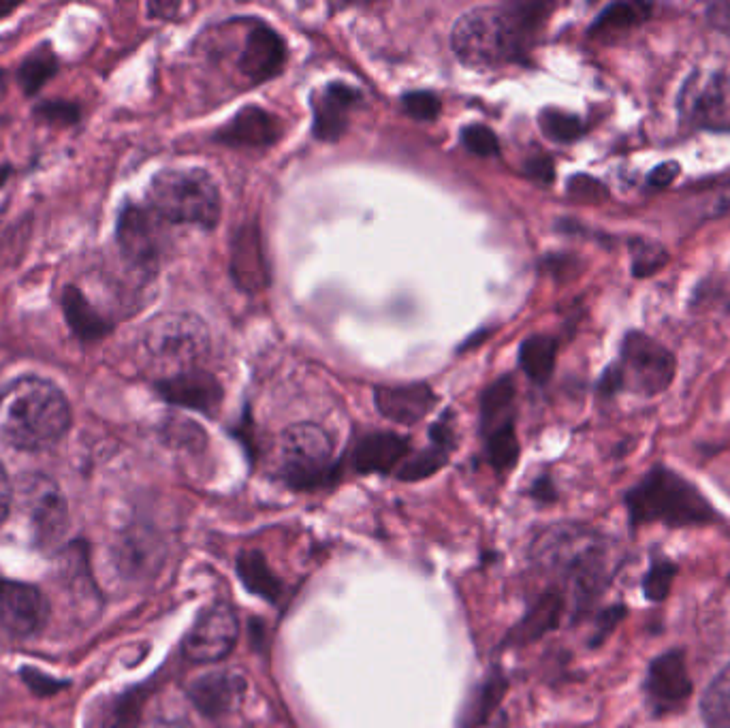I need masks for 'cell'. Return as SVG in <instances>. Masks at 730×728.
Wrapping results in <instances>:
<instances>
[{"label":"cell","instance_id":"6da1fadb","mask_svg":"<svg viewBox=\"0 0 730 728\" xmlns=\"http://www.w3.org/2000/svg\"><path fill=\"white\" fill-rule=\"evenodd\" d=\"M532 556L543 571L564 581L577 611H583L600 598L622 560L615 541L581 524L549 528L538 536Z\"/></svg>","mask_w":730,"mask_h":728},{"label":"cell","instance_id":"7a4b0ae2","mask_svg":"<svg viewBox=\"0 0 730 728\" xmlns=\"http://www.w3.org/2000/svg\"><path fill=\"white\" fill-rule=\"evenodd\" d=\"M551 9L543 3L472 9L453 26V52L468 67H496L519 60Z\"/></svg>","mask_w":730,"mask_h":728},{"label":"cell","instance_id":"3957f363","mask_svg":"<svg viewBox=\"0 0 730 728\" xmlns=\"http://www.w3.org/2000/svg\"><path fill=\"white\" fill-rule=\"evenodd\" d=\"M71 427V406L54 383L24 376L0 391V438L24 451L54 447Z\"/></svg>","mask_w":730,"mask_h":728},{"label":"cell","instance_id":"277c9868","mask_svg":"<svg viewBox=\"0 0 730 728\" xmlns=\"http://www.w3.org/2000/svg\"><path fill=\"white\" fill-rule=\"evenodd\" d=\"M624 504L632 530L652 524L666 528H705L718 521V511L701 489L684 474L662 464L647 470L643 479L628 489Z\"/></svg>","mask_w":730,"mask_h":728},{"label":"cell","instance_id":"5b68a950","mask_svg":"<svg viewBox=\"0 0 730 728\" xmlns=\"http://www.w3.org/2000/svg\"><path fill=\"white\" fill-rule=\"evenodd\" d=\"M677 357L662 342L641 329H630L620 344V355L600 374L596 393L611 400L630 391L641 398H658L675 383Z\"/></svg>","mask_w":730,"mask_h":728},{"label":"cell","instance_id":"8992f818","mask_svg":"<svg viewBox=\"0 0 730 728\" xmlns=\"http://www.w3.org/2000/svg\"><path fill=\"white\" fill-rule=\"evenodd\" d=\"M148 205L165 223L210 231L220 220V193L203 169H165L148 188Z\"/></svg>","mask_w":730,"mask_h":728},{"label":"cell","instance_id":"52a82bcc","mask_svg":"<svg viewBox=\"0 0 730 728\" xmlns=\"http://www.w3.org/2000/svg\"><path fill=\"white\" fill-rule=\"evenodd\" d=\"M141 348L148 359L169 370H195L210 351V331L190 312L158 314L144 327Z\"/></svg>","mask_w":730,"mask_h":728},{"label":"cell","instance_id":"ba28073f","mask_svg":"<svg viewBox=\"0 0 730 728\" xmlns=\"http://www.w3.org/2000/svg\"><path fill=\"white\" fill-rule=\"evenodd\" d=\"M333 442L323 427L297 423L280 436V474L293 489H319L336 477Z\"/></svg>","mask_w":730,"mask_h":728},{"label":"cell","instance_id":"9c48e42d","mask_svg":"<svg viewBox=\"0 0 730 728\" xmlns=\"http://www.w3.org/2000/svg\"><path fill=\"white\" fill-rule=\"evenodd\" d=\"M677 109L681 120L696 131L730 133V75L694 69L681 84Z\"/></svg>","mask_w":730,"mask_h":728},{"label":"cell","instance_id":"30bf717a","mask_svg":"<svg viewBox=\"0 0 730 728\" xmlns=\"http://www.w3.org/2000/svg\"><path fill=\"white\" fill-rule=\"evenodd\" d=\"M645 703L654 718L673 716L686 707L694 692L686 654L669 650L649 662L645 673Z\"/></svg>","mask_w":730,"mask_h":728},{"label":"cell","instance_id":"8fae6325","mask_svg":"<svg viewBox=\"0 0 730 728\" xmlns=\"http://www.w3.org/2000/svg\"><path fill=\"white\" fill-rule=\"evenodd\" d=\"M165 220L150 205H124L118 218V246L135 267L154 269L163 255Z\"/></svg>","mask_w":730,"mask_h":728},{"label":"cell","instance_id":"7c38bea8","mask_svg":"<svg viewBox=\"0 0 730 728\" xmlns=\"http://www.w3.org/2000/svg\"><path fill=\"white\" fill-rule=\"evenodd\" d=\"M22 494L37 545L54 547L65 536L69 521L67 500L60 487L43 474H33V477H26Z\"/></svg>","mask_w":730,"mask_h":728},{"label":"cell","instance_id":"4fadbf2b","mask_svg":"<svg viewBox=\"0 0 730 728\" xmlns=\"http://www.w3.org/2000/svg\"><path fill=\"white\" fill-rule=\"evenodd\" d=\"M240 637V622L231 605L205 609L184 639V656L193 662H216L229 656Z\"/></svg>","mask_w":730,"mask_h":728},{"label":"cell","instance_id":"5bb4252c","mask_svg":"<svg viewBox=\"0 0 730 728\" xmlns=\"http://www.w3.org/2000/svg\"><path fill=\"white\" fill-rule=\"evenodd\" d=\"M50 605L35 585L0 579V635L28 639L45 626Z\"/></svg>","mask_w":730,"mask_h":728},{"label":"cell","instance_id":"9a60e30c","mask_svg":"<svg viewBox=\"0 0 730 728\" xmlns=\"http://www.w3.org/2000/svg\"><path fill=\"white\" fill-rule=\"evenodd\" d=\"M287 62V45L274 28L252 22L240 56V71L250 84H263L274 79Z\"/></svg>","mask_w":730,"mask_h":728},{"label":"cell","instance_id":"2e32d148","mask_svg":"<svg viewBox=\"0 0 730 728\" xmlns=\"http://www.w3.org/2000/svg\"><path fill=\"white\" fill-rule=\"evenodd\" d=\"M161 398L173 406L199 410V413L212 415L222 402V385L216 376L201 370H186L163 378L156 385Z\"/></svg>","mask_w":730,"mask_h":728},{"label":"cell","instance_id":"e0dca14e","mask_svg":"<svg viewBox=\"0 0 730 728\" xmlns=\"http://www.w3.org/2000/svg\"><path fill=\"white\" fill-rule=\"evenodd\" d=\"M229 272L237 287L248 293L267 289L269 269L263 252L261 233L255 225H244L231 242Z\"/></svg>","mask_w":730,"mask_h":728},{"label":"cell","instance_id":"ac0fdd59","mask_svg":"<svg viewBox=\"0 0 730 728\" xmlns=\"http://www.w3.org/2000/svg\"><path fill=\"white\" fill-rule=\"evenodd\" d=\"M374 402L378 413L393 423L412 425L421 421L436 406L438 398L423 383L376 387Z\"/></svg>","mask_w":730,"mask_h":728},{"label":"cell","instance_id":"d6986e66","mask_svg":"<svg viewBox=\"0 0 730 728\" xmlns=\"http://www.w3.org/2000/svg\"><path fill=\"white\" fill-rule=\"evenodd\" d=\"M361 101V94L346 84H329L316 94L314 109V137L321 141H338L348 129V114Z\"/></svg>","mask_w":730,"mask_h":728},{"label":"cell","instance_id":"ffe728a7","mask_svg":"<svg viewBox=\"0 0 730 728\" xmlns=\"http://www.w3.org/2000/svg\"><path fill=\"white\" fill-rule=\"evenodd\" d=\"M280 122L261 107H246L220 129L216 141L233 148H267L280 139Z\"/></svg>","mask_w":730,"mask_h":728},{"label":"cell","instance_id":"44dd1931","mask_svg":"<svg viewBox=\"0 0 730 728\" xmlns=\"http://www.w3.org/2000/svg\"><path fill=\"white\" fill-rule=\"evenodd\" d=\"M244 692H246V682L240 675L218 671L199 677L197 682L190 686L188 696L203 716L220 718L229 714V711L240 703Z\"/></svg>","mask_w":730,"mask_h":728},{"label":"cell","instance_id":"7402d4cb","mask_svg":"<svg viewBox=\"0 0 730 728\" xmlns=\"http://www.w3.org/2000/svg\"><path fill=\"white\" fill-rule=\"evenodd\" d=\"M410 451V442L404 436L391 432L370 434L359 440L353 453V466L361 474L391 472Z\"/></svg>","mask_w":730,"mask_h":728},{"label":"cell","instance_id":"603a6c76","mask_svg":"<svg viewBox=\"0 0 730 728\" xmlns=\"http://www.w3.org/2000/svg\"><path fill=\"white\" fill-rule=\"evenodd\" d=\"M654 9L652 3H611L596 15L587 35L590 39H609L628 33L652 20Z\"/></svg>","mask_w":730,"mask_h":728},{"label":"cell","instance_id":"cb8c5ba5","mask_svg":"<svg viewBox=\"0 0 730 728\" xmlns=\"http://www.w3.org/2000/svg\"><path fill=\"white\" fill-rule=\"evenodd\" d=\"M564 613V598L558 592H547L536 600V605L523 617L521 624L513 630V643H528L541 639L547 632L555 630Z\"/></svg>","mask_w":730,"mask_h":728},{"label":"cell","instance_id":"d4e9b609","mask_svg":"<svg viewBox=\"0 0 730 728\" xmlns=\"http://www.w3.org/2000/svg\"><path fill=\"white\" fill-rule=\"evenodd\" d=\"M62 308H65V316L77 338L94 342L105 338L111 331V325L92 308L86 295L75 287L65 289V295H62Z\"/></svg>","mask_w":730,"mask_h":728},{"label":"cell","instance_id":"484cf974","mask_svg":"<svg viewBox=\"0 0 730 728\" xmlns=\"http://www.w3.org/2000/svg\"><path fill=\"white\" fill-rule=\"evenodd\" d=\"M237 575L246 585V590L265 598L267 603H278L282 594V583L274 575L272 568L267 566V560L261 551H242L237 558Z\"/></svg>","mask_w":730,"mask_h":728},{"label":"cell","instance_id":"4316f807","mask_svg":"<svg viewBox=\"0 0 730 728\" xmlns=\"http://www.w3.org/2000/svg\"><path fill=\"white\" fill-rule=\"evenodd\" d=\"M555 359H558V340L545 334L526 338L519 348L521 370L538 385H545L553 376Z\"/></svg>","mask_w":730,"mask_h":728},{"label":"cell","instance_id":"83f0119b","mask_svg":"<svg viewBox=\"0 0 730 728\" xmlns=\"http://www.w3.org/2000/svg\"><path fill=\"white\" fill-rule=\"evenodd\" d=\"M515 383L513 378L504 376L496 381L489 389H485L481 400V415H483V430L491 434L506 425H515Z\"/></svg>","mask_w":730,"mask_h":728},{"label":"cell","instance_id":"f1b7e54d","mask_svg":"<svg viewBox=\"0 0 730 728\" xmlns=\"http://www.w3.org/2000/svg\"><path fill=\"white\" fill-rule=\"evenodd\" d=\"M701 716L709 728H730V662L707 686Z\"/></svg>","mask_w":730,"mask_h":728},{"label":"cell","instance_id":"f546056e","mask_svg":"<svg viewBox=\"0 0 730 728\" xmlns=\"http://www.w3.org/2000/svg\"><path fill=\"white\" fill-rule=\"evenodd\" d=\"M630 248V274L637 280L652 278L669 265V250L658 240L643 235H634L628 240Z\"/></svg>","mask_w":730,"mask_h":728},{"label":"cell","instance_id":"4dcf8cb0","mask_svg":"<svg viewBox=\"0 0 730 728\" xmlns=\"http://www.w3.org/2000/svg\"><path fill=\"white\" fill-rule=\"evenodd\" d=\"M144 690H129L111 699L94 722V728H137L144 709Z\"/></svg>","mask_w":730,"mask_h":728},{"label":"cell","instance_id":"1f68e13d","mask_svg":"<svg viewBox=\"0 0 730 728\" xmlns=\"http://www.w3.org/2000/svg\"><path fill=\"white\" fill-rule=\"evenodd\" d=\"M538 124H541L543 135L555 141V144H573V141H579L587 133V126L579 116L555 107L543 109L541 116H538Z\"/></svg>","mask_w":730,"mask_h":728},{"label":"cell","instance_id":"d6a6232c","mask_svg":"<svg viewBox=\"0 0 730 728\" xmlns=\"http://www.w3.org/2000/svg\"><path fill=\"white\" fill-rule=\"evenodd\" d=\"M677 573H679V566L673 560L654 558L641 581L643 596L649 600V603H662V600L669 596Z\"/></svg>","mask_w":730,"mask_h":728},{"label":"cell","instance_id":"836d02e7","mask_svg":"<svg viewBox=\"0 0 730 728\" xmlns=\"http://www.w3.org/2000/svg\"><path fill=\"white\" fill-rule=\"evenodd\" d=\"M56 73V56L50 47H41L35 54H30L20 67L18 79L26 94H35L47 79Z\"/></svg>","mask_w":730,"mask_h":728},{"label":"cell","instance_id":"e575fe53","mask_svg":"<svg viewBox=\"0 0 730 728\" xmlns=\"http://www.w3.org/2000/svg\"><path fill=\"white\" fill-rule=\"evenodd\" d=\"M487 457L491 466L500 472L511 470L517 464L519 440L515 436V425H506L487 434Z\"/></svg>","mask_w":730,"mask_h":728},{"label":"cell","instance_id":"d590c367","mask_svg":"<svg viewBox=\"0 0 730 728\" xmlns=\"http://www.w3.org/2000/svg\"><path fill=\"white\" fill-rule=\"evenodd\" d=\"M449 460V451H444L436 445H432L430 449H425L421 453H417L415 457H410L408 462H404L398 470V479L402 481H421L432 477L434 472H438L444 464Z\"/></svg>","mask_w":730,"mask_h":728},{"label":"cell","instance_id":"8d00e7d4","mask_svg":"<svg viewBox=\"0 0 730 728\" xmlns=\"http://www.w3.org/2000/svg\"><path fill=\"white\" fill-rule=\"evenodd\" d=\"M404 112L419 122H432L440 116L442 103L434 92L419 90V92H408L402 97Z\"/></svg>","mask_w":730,"mask_h":728},{"label":"cell","instance_id":"74e56055","mask_svg":"<svg viewBox=\"0 0 730 728\" xmlns=\"http://www.w3.org/2000/svg\"><path fill=\"white\" fill-rule=\"evenodd\" d=\"M464 146L476 156H496L500 152V141L496 133L483 124H470L462 131Z\"/></svg>","mask_w":730,"mask_h":728},{"label":"cell","instance_id":"f35d334b","mask_svg":"<svg viewBox=\"0 0 730 728\" xmlns=\"http://www.w3.org/2000/svg\"><path fill=\"white\" fill-rule=\"evenodd\" d=\"M568 195L581 203H592V205L605 203L611 197L605 184L592 176H585V173H579V176H573L568 180Z\"/></svg>","mask_w":730,"mask_h":728},{"label":"cell","instance_id":"ab89813d","mask_svg":"<svg viewBox=\"0 0 730 728\" xmlns=\"http://www.w3.org/2000/svg\"><path fill=\"white\" fill-rule=\"evenodd\" d=\"M35 116L47 124H73L79 118V107L67 101H45L35 109Z\"/></svg>","mask_w":730,"mask_h":728},{"label":"cell","instance_id":"60d3db41","mask_svg":"<svg viewBox=\"0 0 730 728\" xmlns=\"http://www.w3.org/2000/svg\"><path fill=\"white\" fill-rule=\"evenodd\" d=\"M22 679L24 684L30 688V692H35L37 696H52L56 692H60L62 688H67V682L62 679H56L52 675H45L37 669H22Z\"/></svg>","mask_w":730,"mask_h":728},{"label":"cell","instance_id":"b9f144b4","mask_svg":"<svg viewBox=\"0 0 730 728\" xmlns=\"http://www.w3.org/2000/svg\"><path fill=\"white\" fill-rule=\"evenodd\" d=\"M504 690H506V682L502 675H491L487 679V684L483 688V694H481V701L479 705H476V716H479V720H485L491 711H494V707L500 703V699L504 696Z\"/></svg>","mask_w":730,"mask_h":728},{"label":"cell","instance_id":"7bdbcfd3","mask_svg":"<svg viewBox=\"0 0 730 728\" xmlns=\"http://www.w3.org/2000/svg\"><path fill=\"white\" fill-rule=\"evenodd\" d=\"M626 615H628V609L624 605H613V607H607L605 611H602L598 615V620H596V630H594L590 645L596 647V645H600L602 641H605Z\"/></svg>","mask_w":730,"mask_h":728},{"label":"cell","instance_id":"ee69618b","mask_svg":"<svg viewBox=\"0 0 730 728\" xmlns=\"http://www.w3.org/2000/svg\"><path fill=\"white\" fill-rule=\"evenodd\" d=\"M705 20L716 33L730 39V0H716L705 7Z\"/></svg>","mask_w":730,"mask_h":728},{"label":"cell","instance_id":"f6af8a7d","mask_svg":"<svg viewBox=\"0 0 730 728\" xmlns=\"http://www.w3.org/2000/svg\"><path fill=\"white\" fill-rule=\"evenodd\" d=\"M679 173L681 165L677 161H664L647 173V186L654 188V191H662V188H669L679 178Z\"/></svg>","mask_w":730,"mask_h":728},{"label":"cell","instance_id":"bcb514c9","mask_svg":"<svg viewBox=\"0 0 730 728\" xmlns=\"http://www.w3.org/2000/svg\"><path fill=\"white\" fill-rule=\"evenodd\" d=\"M430 438H432V445L449 451L453 449L455 445V427H453V415L451 413H444L430 430Z\"/></svg>","mask_w":730,"mask_h":728},{"label":"cell","instance_id":"7dc6e473","mask_svg":"<svg viewBox=\"0 0 730 728\" xmlns=\"http://www.w3.org/2000/svg\"><path fill=\"white\" fill-rule=\"evenodd\" d=\"M526 173L541 184H551L555 178V165L549 156H532L526 163Z\"/></svg>","mask_w":730,"mask_h":728},{"label":"cell","instance_id":"c3c4849f","mask_svg":"<svg viewBox=\"0 0 730 728\" xmlns=\"http://www.w3.org/2000/svg\"><path fill=\"white\" fill-rule=\"evenodd\" d=\"M9 506H11V481L3 462H0V524L5 521Z\"/></svg>","mask_w":730,"mask_h":728},{"label":"cell","instance_id":"681fc988","mask_svg":"<svg viewBox=\"0 0 730 728\" xmlns=\"http://www.w3.org/2000/svg\"><path fill=\"white\" fill-rule=\"evenodd\" d=\"M532 496H534L536 500H541V502H551V500H555V487H553V481H551L549 477H541V479H538V481L534 483V487H532Z\"/></svg>","mask_w":730,"mask_h":728},{"label":"cell","instance_id":"f907efd6","mask_svg":"<svg viewBox=\"0 0 730 728\" xmlns=\"http://www.w3.org/2000/svg\"><path fill=\"white\" fill-rule=\"evenodd\" d=\"M5 88H7V77H5V73H3V71H0V99H3Z\"/></svg>","mask_w":730,"mask_h":728},{"label":"cell","instance_id":"816d5d0a","mask_svg":"<svg viewBox=\"0 0 730 728\" xmlns=\"http://www.w3.org/2000/svg\"><path fill=\"white\" fill-rule=\"evenodd\" d=\"M15 9V5H0V15H3V13H9V11H13Z\"/></svg>","mask_w":730,"mask_h":728},{"label":"cell","instance_id":"f5cc1de1","mask_svg":"<svg viewBox=\"0 0 730 728\" xmlns=\"http://www.w3.org/2000/svg\"><path fill=\"white\" fill-rule=\"evenodd\" d=\"M728 581H730V575H728Z\"/></svg>","mask_w":730,"mask_h":728}]
</instances>
